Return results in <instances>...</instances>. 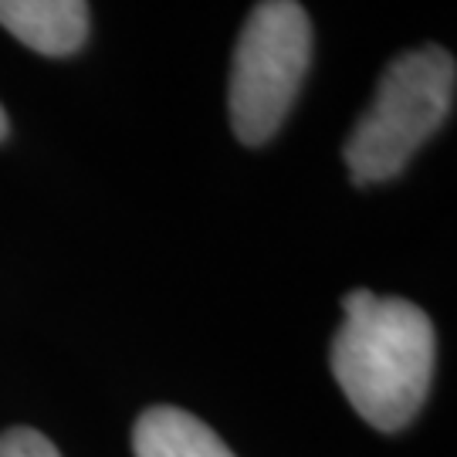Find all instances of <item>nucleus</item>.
<instances>
[{
	"mask_svg": "<svg viewBox=\"0 0 457 457\" xmlns=\"http://www.w3.org/2000/svg\"><path fill=\"white\" fill-rule=\"evenodd\" d=\"M457 65L441 45L396 54L376 85L370 109L345 139L353 183H379L403 173L413 153L444 126L454 105Z\"/></svg>",
	"mask_w": 457,
	"mask_h": 457,
	"instance_id": "obj_2",
	"label": "nucleus"
},
{
	"mask_svg": "<svg viewBox=\"0 0 457 457\" xmlns=\"http://www.w3.org/2000/svg\"><path fill=\"white\" fill-rule=\"evenodd\" d=\"M343 328L332 339V376L353 410L376 430L407 427L424 407L437 339L424 309L407 298L356 288L343 298Z\"/></svg>",
	"mask_w": 457,
	"mask_h": 457,
	"instance_id": "obj_1",
	"label": "nucleus"
},
{
	"mask_svg": "<svg viewBox=\"0 0 457 457\" xmlns=\"http://www.w3.org/2000/svg\"><path fill=\"white\" fill-rule=\"evenodd\" d=\"M7 129H11V126H7V112H4V109H0V139H4V136H7Z\"/></svg>",
	"mask_w": 457,
	"mask_h": 457,
	"instance_id": "obj_7",
	"label": "nucleus"
},
{
	"mask_svg": "<svg viewBox=\"0 0 457 457\" xmlns=\"http://www.w3.org/2000/svg\"><path fill=\"white\" fill-rule=\"evenodd\" d=\"M0 457H62L54 451V444L37 434L31 427H11L7 434H0Z\"/></svg>",
	"mask_w": 457,
	"mask_h": 457,
	"instance_id": "obj_6",
	"label": "nucleus"
},
{
	"mask_svg": "<svg viewBox=\"0 0 457 457\" xmlns=\"http://www.w3.org/2000/svg\"><path fill=\"white\" fill-rule=\"evenodd\" d=\"M136 457H234L204 420L177 407L146 410L132 430Z\"/></svg>",
	"mask_w": 457,
	"mask_h": 457,
	"instance_id": "obj_5",
	"label": "nucleus"
},
{
	"mask_svg": "<svg viewBox=\"0 0 457 457\" xmlns=\"http://www.w3.org/2000/svg\"><path fill=\"white\" fill-rule=\"evenodd\" d=\"M312 65V21L298 0H262L247 14L230 62V126L245 146L268 143Z\"/></svg>",
	"mask_w": 457,
	"mask_h": 457,
	"instance_id": "obj_3",
	"label": "nucleus"
},
{
	"mask_svg": "<svg viewBox=\"0 0 457 457\" xmlns=\"http://www.w3.org/2000/svg\"><path fill=\"white\" fill-rule=\"evenodd\" d=\"M0 24L37 54L65 58L88 37L85 0H0Z\"/></svg>",
	"mask_w": 457,
	"mask_h": 457,
	"instance_id": "obj_4",
	"label": "nucleus"
}]
</instances>
